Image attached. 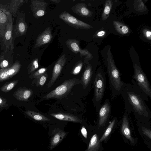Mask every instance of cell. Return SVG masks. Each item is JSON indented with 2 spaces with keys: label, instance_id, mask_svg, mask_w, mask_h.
<instances>
[{
  "label": "cell",
  "instance_id": "obj_1",
  "mask_svg": "<svg viewBox=\"0 0 151 151\" xmlns=\"http://www.w3.org/2000/svg\"><path fill=\"white\" fill-rule=\"evenodd\" d=\"M131 83H125L120 93L124 103L125 111L130 115L132 113L139 119H148L151 112L145 101L148 98L139 89L132 80Z\"/></svg>",
  "mask_w": 151,
  "mask_h": 151
},
{
  "label": "cell",
  "instance_id": "obj_2",
  "mask_svg": "<svg viewBox=\"0 0 151 151\" xmlns=\"http://www.w3.org/2000/svg\"><path fill=\"white\" fill-rule=\"evenodd\" d=\"M106 61L109 85L113 100L120 94L125 83L122 80L121 74L116 67L112 54L109 49L107 52Z\"/></svg>",
  "mask_w": 151,
  "mask_h": 151
},
{
  "label": "cell",
  "instance_id": "obj_3",
  "mask_svg": "<svg viewBox=\"0 0 151 151\" xmlns=\"http://www.w3.org/2000/svg\"><path fill=\"white\" fill-rule=\"evenodd\" d=\"M106 85V73L101 68H99L96 71L93 84L94 93L92 101L96 112L101 105L105 93Z\"/></svg>",
  "mask_w": 151,
  "mask_h": 151
},
{
  "label": "cell",
  "instance_id": "obj_4",
  "mask_svg": "<svg viewBox=\"0 0 151 151\" xmlns=\"http://www.w3.org/2000/svg\"><path fill=\"white\" fill-rule=\"evenodd\" d=\"M133 80L142 92L148 98H151V87L146 75L140 65L136 63L133 64Z\"/></svg>",
  "mask_w": 151,
  "mask_h": 151
},
{
  "label": "cell",
  "instance_id": "obj_5",
  "mask_svg": "<svg viewBox=\"0 0 151 151\" xmlns=\"http://www.w3.org/2000/svg\"><path fill=\"white\" fill-rule=\"evenodd\" d=\"M78 80L75 78L65 80L60 86L45 95L43 99H60L65 97L70 92L73 87L77 84Z\"/></svg>",
  "mask_w": 151,
  "mask_h": 151
},
{
  "label": "cell",
  "instance_id": "obj_6",
  "mask_svg": "<svg viewBox=\"0 0 151 151\" xmlns=\"http://www.w3.org/2000/svg\"><path fill=\"white\" fill-rule=\"evenodd\" d=\"M13 17L10 13L0 44L1 50L4 52L13 51L14 49V41L13 37Z\"/></svg>",
  "mask_w": 151,
  "mask_h": 151
},
{
  "label": "cell",
  "instance_id": "obj_7",
  "mask_svg": "<svg viewBox=\"0 0 151 151\" xmlns=\"http://www.w3.org/2000/svg\"><path fill=\"white\" fill-rule=\"evenodd\" d=\"M81 79V83L84 89L89 91L93 84L96 73V66L88 62L86 63Z\"/></svg>",
  "mask_w": 151,
  "mask_h": 151
},
{
  "label": "cell",
  "instance_id": "obj_8",
  "mask_svg": "<svg viewBox=\"0 0 151 151\" xmlns=\"http://www.w3.org/2000/svg\"><path fill=\"white\" fill-rule=\"evenodd\" d=\"M25 15L23 11H19L17 13L16 22L13 27V37L14 41L17 38L24 35L27 32L28 26L25 21Z\"/></svg>",
  "mask_w": 151,
  "mask_h": 151
},
{
  "label": "cell",
  "instance_id": "obj_9",
  "mask_svg": "<svg viewBox=\"0 0 151 151\" xmlns=\"http://www.w3.org/2000/svg\"><path fill=\"white\" fill-rule=\"evenodd\" d=\"M59 18L69 26L76 29H89L92 28L90 25L78 19L65 11L60 14Z\"/></svg>",
  "mask_w": 151,
  "mask_h": 151
},
{
  "label": "cell",
  "instance_id": "obj_10",
  "mask_svg": "<svg viewBox=\"0 0 151 151\" xmlns=\"http://www.w3.org/2000/svg\"><path fill=\"white\" fill-rule=\"evenodd\" d=\"M111 106L109 99H106L96 112L98 129L104 126L109 120L111 113Z\"/></svg>",
  "mask_w": 151,
  "mask_h": 151
},
{
  "label": "cell",
  "instance_id": "obj_11",
  "mask_svg": "<svg viewBox=\"0 0 151 151\" xmlns=\"http://www.w3.org/2000/svg\"><path fill=\"white\" fill-rule=\"evenodd\" d=\"M66 46L71 51L75 53H80L81 57L85 56L84 64H86L88 60L91 59L92 55L87 49H82L81 48L79 42L75 39H70L65 42Z\"/></svg>",
  "mask_w": 151,
  "mask_h": 151
},
{
  "label": "cell",
  "instance_id": "obj_12",
  "mask_svg": "<svg viewBox=\"0 0 151 151\" xmlns=\"http://www.w3.org/2000/svg\"><path fill=\"white\" fill-rule=\"evenodd\" d=\"M67 59L65 55L63 54L59 58L56 62L53 69L52 77L47 85V88L50 87L53 84L61 73Z\"/></svg>",
  "mask_w": 151,
  "mask_h": 151
},
{
  "label": "cell",
  "instance_id": "obj_13",
  "mask_svg": "<svg viewBox=\"0 0 151 151\" xmlns=\"http://www.w3.org/2000/svg\"><path fill=\"white\" fill-rule=\"evenodd\" d=\"M31 3V9L35 18H38L45 14L48 5L47 2L42 0H32Z\"/></svg>",
  "mask_w": 151,
  "mask_h": 151
},
{
  "label": "cell",
  "instance_id": "obj_14",
  "mask_svg": "<svg viewBox=\"0 0 151 151\" xmlns=\"http://www.w3.org/2000/svg\"><path fill=\"white\" fill-rule=\"evenodd\" d=\"M21 67L19 61L16 60L11 67L0 69V82L8 80L16 75L19 71Z\"/></svg>",
  "mask_w": 151,
  "mask_h": 151
},
{
  "label": "cell",
  "instance_id": "obj_15",
  "mask_svg": "<svg viewBox=\"0 0 151 151\" xmlns=\"http://www.w3.org/2000/svg\"><path fill=\"white\" fill-rule=\"evenodd\" d=\"M10 13L8 5L0 3V45Z\"/></svg>",
  "mask_w": 151,
  "mask_h": 151
},
{
  "label": "cell",
  "instance_id": "obj_16",
  "mask_svg": "<svg viewBox=\"0 0 151 151\" xmlns=\"http://www.w3.org/2000/svg\"><path fill=\"white\" fill-rule=\"evenodd\" d=\"M52 36L51 28L48 27L37 37L34 48H36L49 43L51 41Z\"/></svg>",
  "mask_w": 151,
  "mask_h": 151
},
{
  "label": "cell",
  "instance_id": "obj_17",
  "mask_svg": "<svg viewBox=\"0 0 151 151\" xmlns=\"http://www.w3.org/2000/svg\"><path fill=\"white\" fill-rule=\"evenodd\" d=\"M13 51H3L0 53V68L4 69L11 67L12 65Z\"/></svg>",
  "mask_w": 151,
  "mask_h": 151
},
{
  "label": "cell",
  "instance_id": "obj_18",
  "mask_svg": "<svg viewBox=\"0 0 151 151\" xmlns=\"http://www.w3.org/2000/svg\"><path fill=\"white\" fill-rule=\"evenodd\" d=\"M129 115L125 111L122 120L121 131L122 134L132 143H134V140L131 136L129 124Z\"/></svg>",
  "mask_w": 151,
  "mask_h": 151
},
{
  "label": "cell",
  "instance_id": "obj_19",
  "mask_svg": "<svg viewBox=\"0 0 151 151\" xmlns=\"http://www.w3.org/2000/svg\"><path fill=\"white\" fill-rule=\"evenodd\" d=\"M73 12L78 15L84 17H91L92 12L87 7L86 4L80 2L76 4L71 8Z\"/></svg>",
  "mask_w": 151,
  "mask_h": 151
},
{
  "label": "cell",
  "instance_id": "obj_20",
  "mask_svg": "<svg viewBox=\"0 0 151 151\" xmlns=\"http://www.w3.org/2000/svg\"><path fill=\"white\" fill-rule=\"evenodd\" d=\"M32 93V91L30 89L20 87L14 92L13 96L19 101H28Z\"/></svg>",
  "mask_w": 151,
  "mask_h": 151
},
{
  "label": "cell",
  "instance_id": "obj_21",
  "mask_svg": "<svg viewBox=\"0 0 151 151\" xmlns=\"http://www.w3.org/2000/svg\"><path fill=\"white\" fill-rule=\"evenodd\" d=\"M50 115L58 119L74 122L81 123L82 121L77 116L73 115L63 113H52Z\"/></svg>",
  "mask_w": 151,
  "mask_h": 151
},
{
  "label": "cell",
  "instance_id": "obj_22",
  "mask_svg": "<svg viewBox=\"0 0 151 151\" xmlns=\"http://www.w3.org/2000/svg\"><path fill=\"white\" fill-rule=\"evenodd\" d=\"M27 0H12L8 5L9 10L12 17H17L20 7L28 1Z\"/></svg>",
  "mask_w": 151,
  "mask_h": 151
},
{
  "label": "cell",
  "instance_id": "obj_23",
  "mask_svg": "<svg viewBox=\"0 0 151 151\" xmlns=\"http://www.w3.org/2000/svg\"><path fill=\"white\" fill-rule=\"evenodd\" d=\"M66 134V132L58 130L52 138L50 144V149H52L57 145L63 139Z\"/></svg>",
  "mask_w": 151,
  "mask_h": 151
},
{
  "label": "cell",
  "instance_id": "obj_24",
  "mask_svg": "<svg viewBox=\"0 0 151 151\" xmlns=\"http://www.w3.org/2000/svg\"><path fill=\"white\" fill-rule=\"evenodd\" d=\"M25 113L27 115L37 121H47L50 120V119L42 114L33 111L28 110Z\"/></svg>",
  "mask_w": 151,
  "mask_h": 151
},
{
  "label": "cell",
  "instance_id": "obj_25",
  "mask_svg": "<svg viewBox=\"0 0 151 151\" xmlns=\"http://www.w3.org/2000/svg\"><path fill=\"white\" fill-rule=\"evenodd\" d=\"M98 140L97 134H94L90 139L88 148L86 151H97L99 146V143Z\"/></svg>",
  "mask_w": 151,
  "mask_h": 151
},
{
  "label": "cell",
  "instance_id": "obj_26",
  "mask_svg": "<svg viewBox=\"0 0 151 151\" xmlns=\"http://www.w3.org/2000/svg\"><path fill=\"white\" fill-rule=\"evenodd\" d=\"M113 25L117 32L121 35H125L129 32L128 27L123 23L118 21H114Z\"/></svg>",
  "mask_w": 151,
  "mask_h": 151
},
{
  "label": "cell",
  "instance_id": "obj_27",
  "mask_svg": "<svg viewBox=\"0 0 151 151\" xmlns=\"http://www.w3.org/2000/svg\"><path fill=\"white\" fill-rule=\"evenodd\" d=\"M117 121L116 118L114 117L110 122L107 127L105 132L99 141L100 143L106 139L111 132Z\"/></svg>",
  "mask_w": 151,
  "mask_h": 151
},
{
  "label": "cell",
  "instance_id": "obj_28",
  "mask_svg": "<svg viewBox=\"0 0 151 151\" xmlns=\"http://www.w3.org/2000/svg\"><path fill=\"white\" fill-rule=\"evenodd\" d=\"M112 5V1L108 0L106 1L102 15V19L103 20H105L109 17Z\"/></svg>",
  "mask_w": 151,
  "mask_h": 151
},
{
  "label": "cell",
  "instance_id": "obj_29",
  "mask_svg": "<svg viewBox=\"0 0 151 151\" xmlns=\"http://www.w3.org/2000/svg\"><path fill=\"white\" fill-rule=\"evenodd\" d=\"M18 82V80H16L7 83L0 88V90L3 92H8L13 89Z\"/></svg>",
  "mask_w": 151,
  "mask_h": 151
},
{
  "label": "cell",
  "instance_id": "obj_30",
  "mask_svg": "<svg viewBox=\"0 0 151 151\" xmlns=\"http://www.w3.org/2000/svg\"><path fill=\"white\" fill-rule=\"evenodd\" d=\"M47 75L46 72L44 74L40 76L37 78L36 85L37 86H42L45 83L47 78Z\"/></svg>",
  "mask_w": 151,
  "mask_h": 151
},
{
  "label": "cell",
  "instance_id": "obj_31",
  "mask_svg": "<svg viewBox=\"0 0 151 151\" xmlns=\"http://www.w3.org/2000/svg\"><path fill=\"white\" fill-rule=\"evenodd\" d=\"M38 58H36L31 62L28 66V72L29 73H32L38 68Z\"/></svg>",
  "mask_w": 151,
  "mask_h": 151
},
{
  "label": "cell",
  "instance_id": "obj_32",
  "mask_svg": "<svg viewBox=\"0 0 151 151\" xmlns=\"http://www.w3.org/2000/svg\"><path fill=\"white\" fill-rule=\"evenodd\" d=\"M83 65V63L81 60H79L75 65L72 71L73 75H76L78 74L81 71Z\"/></svg>",
  "mask_w": 151,
  "mask_h": 151
},
{
  "label": "cell",
  "instance_id": "obj_33",
  "mask_svg": "<svg viewBox=\"0 0 151 151\" xmlns=\"http://www.w3.org/2000/svg\"><path fill=\"white\" fill-rule=\"evenodd\" d=\"M135 8L136 10L138 11H144L146 10V8L143 2L141 0L134 1Z\"/></svg>",
  "mask_w": 151,
  "mask_h": 151
},
{
  "label": "cell",
  "instance_id": "obj_34",
  "mask_svg": "<svg viewBox=\"0 0 151 151\" xmlns=\"http://www.w3.org/2000/svg\"><path fill=\"white\" fill-rule=\"evenodd\" d=\"M47 68H42L37 71L35 72L31 76V77L32 78H36L46 73L47 70Z\"/></svg>",
  "mask_w": 151,
  "mask_h": 151
},
{
  "label": "cell",
  "instance_id": "obj_35",
  "mask_svg": "<svg viewBox=\"0 0 151 151\" xmlns=\"http://www.w3.org/2000/svg\"><path fill=\"white\" fill-rule=\"evenodd\" d=\"M7 100L1 96H0V109H2L8 106L7 103Z\"/></svg>",
  "mask_w": 151,
  "mask_h": 151
},
{
  "label": "cell",
  "instance_id": "obj_36",
  "mask_svg": "<svg viewBox=\"0 0 151 151\" xmlns=\"http://www.w3.org/2000/svg\"><path fill=\"white\" fill-rule=\"evenodd\" d=\"M141 128L143 133L151 139V131L150 129L143 127H142Z\"/></svg>",
  "mask_w": 151,
  "mask_h": 151
},
{
  "label": "cell",
  "instance_id": "obj_37",
  "mask_svg": "<svg viewBox=\"0 0 151 151\" xmlns=\"http://www.w3.org/2000/svg\"><path fill=\"white\" fill-rule=\"evenodd\" d=\"M143 34L145 37L149 40H151V32L147 29H144L143 31Z\"/></svg>",
  "mask_w": 151,
  "mask_h": 151
},
{
  "label": "cell",
  "instance_id": "obj_38",
  "mask_svg": "<svg viewBox=\"0 0 151 151\" xmlns=\"http://www.w3.org/2000/svg\"><path fill=\"white\" fill-rule=\"evenodd\" d=\"M81 132L82 135L86 139L87 138V132L86 129L84 126H83L81 129Z\"/></svg>",
  "mask_w": 151,
  "mask_h": 151
},
{
  "label": "cell",
  "instance_id": "obj_39",
  "mask_svg": "<svg viewBox=\"0 0 151 151\" xmlns=\"http://www.w3.org/2000/svg\"><path fill=\"white\" fill-rule=\"evenodd\" d=\"M106 33L103 30L100 31L98 32L97 35L99 37H102L104 36Z\"/></svg>",
  "mask_w": 151,
  "mask_h": 151
},
{
  "label": "cell",
  "instance_id": "obj_40",
  "mask_svg": "<svg viewBox=\"0 0 151 151\" xmlns=\"http://www.w3.org/2000/svg\"><path fill=\"white\" fill-rule=\"evenodd\" d=\"M50 1L56 4L59 3L61 2L60 0H50Z\"/></svg>",
  "mask_w": 151,
  "mask_h": 151
}]
</instances>
